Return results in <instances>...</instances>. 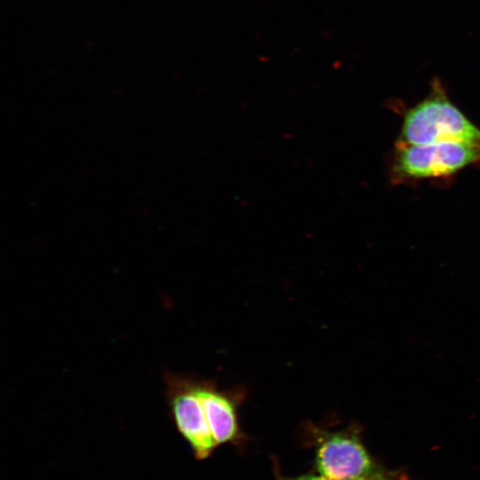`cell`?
I'll return each instance as SVG.
<instances>
[{
	"label": "cell",
	"mask_w": 480,
	"mask_h": 480,
	"mask_svg": "<svg viewBox=\"0 0 480 480\" xmlns=\"http://www.w3.org/2000/svg\"><path fill=\"white\" fill-rule=\"evenodd\" d=\"M433 85L432 94L407 112L403 142L421 145L455 140L480 145V130L450 102L439 83Z\"/></svg>",
	"instance_id": "cell-1"
},
{
	"label": "cell",
	"mask_w": 480,
	"mask_h": 480,
	"mask_svg": "<svg viewBox=\"0 0 480 480\" xmlns=\"http://www.w3.org/2000/svg\"><path fill=\"white\" fill-rule=\"evenodd\" d=\"M308 428L316 441V462L321 476L332 480H398L372 460L355 432H331L314 425Z\"/></svg>",
	"instance_id": "cell-2"
},
{
	"label": "cell",
	"mask_w": 480,
	"mask_h": 480,
	"mask_svg": "<svg viewBox=\"0 0 480 480\" xmlns=\"http://www.w3.org/2000/svg\"><path fill=\"white\" fill-rule=\"evenodd\" d=\"M165 398L179 432L198 459L206 458L217 446L209 428L197 388V377L166 372Z\"/></svg>",
	"instance_id": "cell-3"
},
{
	"label": "cell",
	"mask_w": 480,
	"mask_h": 480,
	"mask_svg": "<svg viewBox=\"0 0 480 480\" xmlns=\"http://www.w3.org/2000/svg\"><path fill=\"white\" fill-rule=\"evenodd\" d=\"M480 160V145L444 140L404 145L397 159V172L404 176L425 178L450 174Z\"/></svg>",
	"instance_id": "cell-4"
},
{
	"label": "cell",
	"mask_w": 480,
	"mask_h": 480,
	"mask_svg": "<svg viewBox=\"0 0 480 480\" xmlns=\"http://www.w3.org/2000/svg\"><path fill=\"white\" fill-rule=\"evenodd\" d=\"M197 388L217 445L235 440L239 435L237 408L246 396L245 390L220 389L212 380L200 377H197Z\"/></svg>",
	"instance_id": "cell-5"
},
{
	"label": "cell",
	"mask_w": 480,
	"mask_h": 480,
	"mask_svg": "<svg viewBox=\"0 0 480 480\" xmlns=\"http://www.w3.org/2000/svg\"><path fill=\"white\" fill-rule=\"evenodd\" d=\"M278 480H332L324 476H300L296 477H279Z\"/></svg>",
	"instance_id": "cell-6"
}]
</instances>
